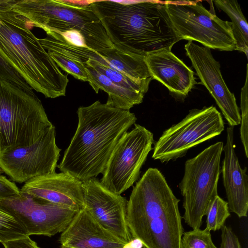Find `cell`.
Listing matches in <instances>:
<instances>
[{
	"label": "cell",
	"instance_id": "6da1fadb",
	"mask_svg": "<svg viewBox=\"0 0 248 248\" xmlns=\"http://www.w3.org/2000/svg\"><path fill=\"white\" fill-rule=\"evenodd\" d=\"M90 5L117 49L145 57L179 42L165 2L92 0Z\"/></svg>",
	"mask_w": 248,
	"mask_h": 248
},
{
	"label": "cell",
	"instance_id": "7a4b0ae2",
	"mask_svg": "<svg viewBox=\"0 0 248 248\" xmlns=\"http://www.w3.org/2000/svg\"><path fill=\"white\" fill-rule=\"evenodd\" d=\"M78 124L57 166L81 181L103 173L120 139L137 120L130 110L96 101L77 110Z\"/></svg>",
	"mask_w": 248,
	"mask_h": 248
},
{
	"label": "cell",
	"instance_id": "3957f363",
	"mask_svg": "<svg viewBox=\"0 0 248 248\" xmlns=\"http://www.w3.org/2000/svg\"><path fill=\"white\" fill-rule=\"evenodd\" d=\"M179 202L160 171L149 168L127 202V224L133 239L144 248H182Z\"/></svg>",
	"mask_w": 248,
	"mask_h": 248
},
{
	"label": "cell",
	"instance_id": "277c9868",
	"mask_svg": "<svg viewBox=\"0 0 248 248\" xmlns=\"http://www.w3.org/2000/svg\"><path fill=\"white\" fill-rule=\"evenodd\" d=\"M15 0H0V55L36 92L65 96L69 79L31 31L33 26L13 10Z\"/></svg>",
	"mask_w": 248,
	"mask_h": 248
},
{
	"label": "cell",
	"instance_id": "5b68a950",
	"mask_svg": "<svg viewBox=\"0 0 248 248\" xmlns=\"http://www.w3.org/2000/svg\"><path fill=\"white\" fill-rule=\"evenodd\" d=\"M12 8L46 32L79 31L85 38L87 47L98 53L114 47L90 5H80L77 0H15Z\"/></svg>",
	"mask_w": 248,
	"mask_h": 248
},
{
	"label": "cell",
	"instance_id": "8992f818",
	"mask_svg": "<svg viewBox=\"0 0 248 248\" xmlns=\"http://www.w3.org/2000/svg\"><path fill=\"white\" fill-rule=\"evenodd\" d=\"M52 125L33 92L0 80V153L33 144Z\"/></svg>",
	"mask_w": 248,
	"mask_h": 248
},
{
	"label": "cell",
	"instance_id": "52a82bcc",
	"mask_svg": "<svg viewBox=\"0 0 248 248\" xmlns=\"http://www.w3.org/2000/svg\"><path fill=\"white\" fill-rule=\"evenodd\" d=\"M223 147V142H216L185 163L179 186L184 198L183 218L193 230L200 228L203 217L218 195Z\"/></svg>",
	"mask_w": 248,
	"mask_h": 248
},
{
	"label": "cell",
	"instance_id": "ba28073f",
	"mask_svg": "<svg viewBox=\"0 0 248 248\" xmlns=\"http://www.w3.org/2000/svg\"><path fill=\"white\" fill-rule=\"evenodd\" d=\"M171 25L179 41H195L220 51L235 50L231 22L207 10L201 1H165Z\"/></svg>",
	"mask_w": 248,
	"mask_h": 248
},
{
	"label": "cell",
	"instance_id": "9c48e42d",
	"mask_svg": "<svg viewBox=\"0 0 248 248\" xmlns=\"http://www.w3.org/2000/svg\"><path fill=\"white\" fill-rule=\"evenodd\" d=\"M224 129L221 113L213 106L194 108L165 130L154 144L152 158L162 163L185 156L191 148L219 135Z\"/></svg>",
	"mask_w": 248,
	"mask_h": 248
},
{
	"label": "cell",
	"instance_id": "30bf717a",
	"mask_svg": "<svg viewBox=\"0 0 248 248\" xmlns=\"http://www.w3.org/2000/svg\"><path fill=\"white\" fill-rule=\"evenodd\" d=\"M134 125L118 141L100 181L104 187L117 194L121 195L139 179L140 169L155 143L151 131L140 124Z\"/></svg>",
	"mask_w": 248,
	"mask_h": 248
},
{
	"label": "cell",
	"instance_id": "8fae6325",
	"mask_svg": "<svg viewBox=\"0 0 248 248\" xmlns=\"http://www.w3.org/2000/svg\"><path fill=\"white\" fill-rule=\"evenodd\" d=\"M52 125L33 144L0 153V168L13 181L26 183L40 175L55 172L60 156Z\"/></svg>",
	"mask_w": 248,
	"mask_h": 248
},
{
	"label": "cell",
	"instance_id": "7c38bea8",
	"mask_svg": "<svg viewBox=\"0 0 248 248\" xmlns=\"http://www.w3.org/2000/svg\"><path fill=\"white\" fill-rule=\"evenodd\" d=\"M25 229L28 236L51 237L62 232L78 211L22 193L0 200Z\"/></svg>",
	"mask_w": 248,
	"mask_h": 248
},
{
	"label": "cell",
	"instance_id": "4fadbf2b",
	"mask_svg": "<svg viewBox=\"0 0 248 248\" xmlns=\"http://www.w3.org/2000/svg\"><path fill=\"white\" fill-rule=\"evenodd\" d=\"M85 207L106 230L123 241L133 240L127 224L128 201L105 187L96 178L82 182Z\"/></svg>",
	"mask_w": 248,
	"mask_h": 248
},
{
	"label": "cell",
	"instance_id": "5bb4252c",
	"mask_svg": "<svg viewBox=\"0 0 248 248\" xmlns=\"http://www.w3.org/2000/svg\"><path fill=\"white\" fill-rule=\"evenodd\" d=\"M185 49L201 83L215 100L230 126L240 124L241 116L234 95L226 84L220 63L213 57L210 48L188 41Z\"/></svg>",
	"mask_w": 248,
	"mask_h": 248
},
{
	"label": "cell",
	"instance_id": "9a60e30c",
	"mask_svg": "<svg viewBox=\"0 0 248 248\" xmlns=\"http://www.w3.org/2000/svg\"><path fill=\"white\" fill-rule=\"evenodd\" d=\"M82 181L67 172L52 173L34 177L20 192L77 211L84 207Z\"/></svg>",
	"mask_w": 248,
	"mask_h": 248
},
{
	"label": "cell",
	"instance_id": "2e32d148",
	"mask_svg": "<svg viewBox=\"0 0 248 248\" xmlns=\"http://www.w3.org/2000/svg\"><path fill=\"white\" fill-rule=\"evenodd\" d=\"M61 248H127V244L104 228L84 206L61 233Z\"/></svg>",
	"mask_w": 248,
	"mask_h": 248
},
{
	"label": "cell",
	"instance_id": "e0dca14e",
	"mask_svg": "<svg viewBox=\"0 0 248 248\" xmlns=\"http://www.w3.org/2000/svg\"><path fill=\"white\" fill-rule=\"evenodd\" d=\"M144 61L152 79L177 95L186 96L197 84L194 72L170 50L162 49L149 53Z\"/></svg>",
	"mask_w": 248,
	"mask_h": 248
},
{
	"label": "cell",
	"instance_id": "ac0fdd59",
	"mask_svg": "<svg viewBox=\"0 0 248 248\" xmlns=\"http://www.w3.org/2000/svg\"><path fill=\"white\" fill-rule=\"evenodd\" d=\"M233 127L227 128L221 171L229 210L242 217H247L248 210V176L247 168H241L235 152Z\"/></svg>",
	"mask_w": 248,
	"mask_h": 248
},
{
	"label": "cell",
	"instance_id": "d6986e66",
	"mask_svg": "<svg viewBox=\"0 0 248 248\" xmlns=\"http://www.w3.org/2000/svg\"><path fill=\"white\" fill-rule=\"evenodd\" d=\"M216 6L230 18L232 29L236 42L235 50L248 54V25L240 5L235 0H214Z\"/></svg>",
	"mask_w": 248,
	"mask_h": 248
},
{
	"label": "cell",
	"instance_id": "ffe728a7",
	"mask_svg": "<svg viewBox=\"0 0 248 248\" xmlns=\"http://www.w3.org/2000/svg\"><path fill=\"white\" fill-rule=\"evenodd\" d=\"M28 236L17 217L0 204V242L2 244Z\"/></svg>",
	"mask_w": 248,
	"mask_h": 248
},
{
	"label": "cell",
	"instance_id": "44dd1931",
	"mask_svg": "<svg viewBox=\"0 0 248 248\" xmlns=\"http://www.w3.org/2000/svg\"><path fill=\"white\" fill-rule=\"evenodd\" d=\"M206 216L205 230L210 232L221 229L227 218L230 216L227 202L217 195L210 205Z\"/></svg>",
	"mask_w": 248,
	"mask_h": 248
},
{
	"label": "cell",
	"instance_id": "7402d4cb",
	"mask_svg": "<svg viewBox=\"0 0 248 248\" xmlns=\"http://www.w3.org/2000/svg\"><path fill=\"white\" fill-rule=\"evenodd\" d=\"M181 243L182 248H217L212 241L210 232L200 228L183 233Z\"/></svg>",
	"mask_w": 248,
	"mask_h": 248
},
{
	"label": "cell",
	"instance_id": "603a6c76",
	"mask_svg": "<svg viewBox=\"0 0 248 248\" xmlns=\"http://www.w3.org/2000/svg\"><path fill=\"white\" fill-rule=\"evenodd\" d=\"M246 81L241 92L240 108L241 111L240 138L243 145L246 157H248V64H247Z\"/></svg>",
	"mask_w": 248,
	"mask_h": 248
},
{
	"label": "cell",
	"instance_id": "cb8c5ba5",
	"mask_svg": "<svg viewBox=\"0 0 248 248\" xmlns=\"http://www.w3.org/2000/svg\"><path fill=\"white\" fill-rule=\"evenodd\" d=\"M46 51L58 67L75 78L83 81H87L86 74L80 64L76 63L54 51L50 50Z\"/></svg>",
	"mask_w": 248,
	"mask_h": 248
},
{
	"label": "cell",
	"instance_id": "d4e9b609",
	"mask_svg": "<svg viewBox=\"0 0 248 248\" xmlns=\"http://www.w3.org/2000/svg\"><path fill=\"white\" fill-rule=\"evenodd\" d=\"M0 80L9 82L27 91L33 92L31 87L0 55Z\"/></svg>",
	"mask_w": 248,
	"mask_h": 248
},
{
	"label": "cell",
	"instance_id": "484cf974",
	"mask_svg": "<svg viewBox=\"0 0 248 248\" xmlns=\"http://www.w3.org/2000/svg\"><path fill=\"white\" fill-rule=\"evenodd\" d=\"M4 172L0 168V200L19 195L20 189L16 184L1 175Z\"/></svg>",
	"mask_w": 248,
	"mask_h": 248
},
{
	"label": "cell",
	"instance_id": "4316f807",
	"mask_svg": "<svg viewBox=\"0 0 248 248\" xmlns=\"http://www.w3.org/2000/svg\"><path fill=\"white\" fill-rule=\"evenodd\" d=\"M221 230V243L219 248H241L237 236L231 228L224 225Z\"/></svg>",
	"mask_w": 248,
	"mask_h": 248
},
{
	"label": "cell",
	"instance_id": "83f0119b",
	"mask_svg": "<svg viewBox=\"0 0 248 248\" xmlns=\"http://www.w3.org/2000/svg\"><path fill=\"white\" fill-rule=\"evenodd\" d=\"M60 34L68 43L80 47H87L86 41L83 35L79 31L69 30Z\"/></svg>",
	"mask_w": 248,
	"mask_h": 248
},
{
	"label": "cell",
	"instance_id": "f1b7e54d",
	"mask_svg": "<svg viewBox=\"0 0 248 248\" xmlns=\"http://www.w3.org/2000/svg\"><path fill=\"white\" fill-rule=\"evenodd\" d=\"M4 248H40L29 236L2 244Z\"/></svg>",
	"mask_w": 248,
	"mask_h": 248
}]
</instances>
